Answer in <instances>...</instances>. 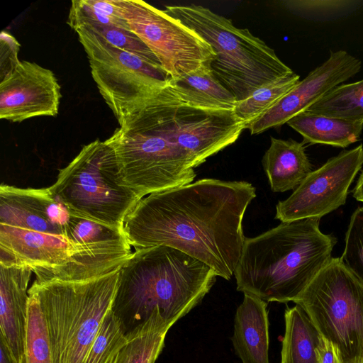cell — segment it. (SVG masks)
Returning a JSON list of instances; mask_svg holds the SVG:
<instances>
[{"instance_id": "4dcf8cb0", "label": "cell", "mask_w": 363, "mask_h": 363, "mask_svg": "<svg viewBox=\"0 0 363 363\" xmlns=\"http://www.w3.org/2000/svg\"><path fill=\"white\" fill-rule=\"evenodd\" d=\"M362 1L348 0H306L288 1L289 6L313 14H329L357 8Z\"/></svg>"}, {"instance_id": "4316f807", "label": "cell", "mask_w": 363, "mask_h": 363, "mask_svg": "<svg viewBox=\"0 0 363 363\" xmlns=\"http://www.w3.org/2000/svg\"><path fill=\"white\" fill-rule=\"evenodd\" d=\"M299 79V75L293 72L259 88L247 99L238 101L234 108L235 114L246 125L251 123L293 89Z\"/></svg>"}, {"instance_id": "30bf717a", "label": "cell", "mask_w": 363, "mask_h": 363, "mask_svg": "<svg viewBox=\"0 0 363 363\" xmlns=\"http://www.w3.org/2000/svg\"><path fill=\"white\" fill-rule=\"evenodd\" d=\"M120 2L130 30L156 56L172 81L211 68L216 53L194 30L143 1Z\"/></svg>"}, {"instance_id": "83f0119b", "label": "cell", "mask_w": 363, "mask_h": 363, "mask_svg": "<svg viewBox=\"0 0 363 363\" xmlns=\"http://www.w3.org/2000/svg\"><path fill=\"white\" fill-rule=\"evenodd\" d=\"M127 342L118 320L110 309L101 323L84 363H113Z\"/></svg>"}, {"instance_id": "d6986e66", "label": "cell", "mask_w": 363, "mask_h": 363, "mask_svg": "<svg viewBox=\"0 0 363 363\" xmlns=\"http://www.w3.org/2000/svg\"><path fill=\"white\" fill-rule=\"evenodd\" d=\"M267 303L259 297L244 294L234 320L232 342L242 363H269Z\"/></svg>"}, {"instance_id": "d4e9b609", "label": "cell", "mask_w": 363, "mask_h": 363, "mask_svg": "<svg viewBox=\"0 0 363 363\" xmlns=\"http://www.w3.org/2000/svg\"><path fill=\"white\" fill-rule=\"evenodd\" d=\"M306 111L353 122H363V79L337 86Z\"/></svg>"}, {"instance_id": "5b68a950", "label": "cell", "mask_w": 363, "mask_h": 363, "mask_svg": "<svg viewBox=\"0 0 363 363\" xmlns=\"http://www.w3.org/2000/svg\"><path fill=\"white\" fill-rule=\"evenodd\" d=\"M197 33L213 48L214 76L236 98L249 97L259 88L291 72L274 50L247 28L202 6H167L164 10Z\"/></svg>"}, {"instance_id": "8d00e7d4", "label": "cell", "mask_w": 363, "mask_h": 363, "mask_svg": "<svg viewBox=\"0 0 363 363\" xmlns=\"http://www.w3.org/2000/svg\"><path fill=\"white\" fill-rule=\"evenodd\" d=\"M113 363H116V361H115V362H113Z\"/></svg>"}, {"instance_id": "d6a6232c", "label": "cell", "mask_w": 363, "mask_h": 363, "mask_svg": "<svg viewBox=\"0 0 363 363\" xmlns=\"http://www.w3.org/2000/svg\"><path fill=\"white\" fill-rule=\"evenodd\" d=\"M320 363H342L335 346L320 337L317 347Z\"/></svg>"}, {"instance_id": "3957f363", "label": "cell", "mask_w": 363, "mask_h": 363, "mask_svg": "<svg viewBox=\"0 0 363 363\" xmlns=\"http://www.w3.org/2000/svg\"><path fill=\"white\" fill-rule=\"evenodd\" d=\"M182 102L169 83L130 113L105 140L115 154L121 182L140 199L196 177L189 157L172 135Z\"/></svg>"}, {"instance_id": "ba28073f", "label": "cell", "mask_w": 363, "mask_h": 363, "mask_svg": "<svg viewBox=\"0 0 363 363\" xmlns=\"http://www.w3.org/2000/svg\"><path fill=\"white\" fill-rule=\"evenodd\" d=\"M322 337L332 342L342 363H359L363 351V284L331 257L293 301Z\"/></svg>"}, {"instance_id": "836d02e7", "label": "cell", "mask_w": 363, "mask_h": 363, "mask_svg": "<svg viewBox=\"0 0 363 363\" xmlns=\"http://www.w3.org/2000/svg\"><path fill=\"white\" fill-rule=\"evenodd\" d=\"M0 363H15L11 353L3 341L0 338Z\"/></svg>"}, {"instance_id": "44dd1931", "label": "cell", "mask_w": 363, "mask_h": 363, "mask_svg": "<svg viewBox=\"0 0 363 363\" xmlns=\"http://www.w3.org/2000/svg\"><path fill=\"white\" fill-rule=\"evenodd\" d=\"M286 123L302 135L304 143L340 147H347L359 140L363 130V122H353L308 111L300 113Z\"/></svg>"}, {"instance_id": "277c9868", "label": "cell", "mask_w": 363, "mask_h": 363, "mask_svg": "<svg viewBox=\"0 0 363 363\" xmlns=\"http://www.w3.org/2000/svg\"><path fill=\"white\" fill-rule=\"evenodd\" d=\"M319 218L284 222L246 238L235 269L237 290L264 301H294L330 259L337 238Z\"/></svg>"}, {"instance_id": "8fae6325", "label": "cell", "mask_w": 363, "mask_h": 363, "mask_svg": "<svg viewBox=\"0 0 363 363\" xmlns=\"http://www.w3.org/2000/svg\"><path fill=\"white\" fill-rule=\"evenodd\" d=\"M363 164L362 144L344 150L311 172L291 195L276 206L281 223L320 218L346 202L348 189Z\"/></svg>"}, {"instance_id": "6da1fadb", "label": "cell", "mask_w": 363, "mask_h": 363, "mask_svg": "<svg viewBox=\"0 0 363 363\" xmlns=\"http://www.w3.org/2000/svg\"><path fill=\"white\" fill-rule=\"evenodd\" d=\"M255 196L249 182L202 179L141 199L123 232L135 250L171 247L230 280L246 238L243 216Z\"/></svg>"}, {"instance_id": "5bb4252c", "label": "cell", "mask_w": 363, "mask_h": 363, "mask_svg": "<svg viewBox=\"0 0 363 363\" xmlns=\"http://www.w3.org/2000/svg\"><path fill=\"white\" fill-rule=\"evenodd\" d=\"M57 79L49 69L21 61L0 83V118L22 122L37 116H55L61 99Z\"/></svg>"}, {"instance_id": "8992f818", "label": "cell", "mask_w": 363, "mask_h": 363, "mask_svg": "<svg viewBox=\"0 0 363 363\" xmlns=\"http://www.w3.org/2000/svg\"><path fill=\"white\" fill-rule=\"evenodd\" d=\"M121 267L81 281L35 279L28 289V294L35 297L44 315L54 363L84 362L101 323L111 309Z\"/></svg>"}, {"instance_id": "e0dca14e", "label": "cell", "mask_w": 363, "mask_h": 363, "mask_svg": "<svg viewBox=\"0 0 363 363\" xmlns=\"http://www.w3.org/2000/svg\"><path fill=\"white\" fill-rule=\"evenodd\" d=\"M70 216L49 187L0 186V224L66 237Z\"/></svg>"}, {"instance_id": "4fadbf2b", "label": "cell", "mask_w": 363, "mask_h": 363, "mask_svg": "<svg viewBox=\"0 0 363 363\" xmlns=\"http://www.w3.org/2000/svg\"><path fill=\"white\" fill-rule=\"evenodd\" d=\"M361 61L345 50L331 51L330 57L282 96L259 117L245 126L251 135L280 127L306 111L325 94L357 74Z\"/></svg>"}, {"instance_id": "d590c367", "label": "cell", "mask_w": 363, "mask_h": 363, "mask_svg": "<svg viewBox=\"0 0 363 363\" xmlns=\"http://www.w3.org/2000/svg\"><path fill=\"white\" fill-rule=\"evenodd\" d=\"M360 363H363V351H362V354Z\"/></svg>"}, {"instance_id": "f546056e", "label": "cell", "mask_w": 363, "mask_h": 363, "mask_svg": "<svg viewBox=\"0 0 363 363\" xmlns=\"http://www.w3.org/2000/svg\"><path fill=\"white\" fill-rule=\"evenodd\" d=\"M345 240L340 259L363 284V207L357 208L352 213Z\"/></svg>"}, {"instance_id": "f1b7e54d", "label": "cell", "mask_w": 363, "mask_h": 363, "mask_svg": "<svg viewBox=\"0 0 363 363\" xmlns=\"http://www.w3.org/2000/svg\"><path fill=\"white\" fill-rule=\"evenodd\" d=\"M79 28H86L91 30L111 45L123 50L139 55L151 62L161 65L152 52L129 29L114 25L97 23H87L77 29Z\"/></svg>"}, {"instance_id": "7402d4cb", "label": "cell", "mask_w": 363, "mask_h": 363, "mask_svg": "<svg viewBox=\"0 0 363 363\" xmlns=\"http://www.w3.org/2000/svg\"><path fill=\"white\" fill-rule=\"evenodd\" d=\"M170 84L182 101L197 109L234 110L238 100L214 76L211 68L201 69Z\"/></svg>"}, {"instance_id": "603a6c76", "label": "cell", "mask_w": 363, "mask_h": 363, "mask_svg": "<svg viewBox=\"0 0 363 363\" xmlns=\"http://www.w3.org/2000/svg\"><path fill=\"white\" fill-rule=\"evenodd\" d=\"M285 332L281 363H320L317 350L320 334L298 305L284 313Z\"/></svg>"}, {"instance_id": "52a82bcc", "label": "cell", "mask_w": 363, "mask_h": 363, "mask_svg": "<svg viewBox=\"0 0 363 363\" xmlns=\"http://www.w3.org/2000/svg\"><path fill=\"white\" fill-rule=\"evenodd\" d=\"M49 188L70 215L119 230L140 200L122 184L112 148L99 139L84 146Z\"/></svg>"}, {"instance_id": "cb8c5ba5", "label": "cell", "mask_w": 363, "mask_h": 363, "mask_svg": "<svg viewBox=\"0 0 363 363\" xmlns=\"http://www.w3.org/2000/svg\"><path fill=\"white\" fill-rule=\"evenodd\" d=\"M172 323L155 308L145 324L128 340L119 352L116 363H155Z\"/></svg>"}, {"instance_id": "9c48e42d", "label": "cell", "mask_w": 363, "mask_h": 363, "mask_svg": "<svg viewBox=\"0 0 363 363\" xmlns=\"http://www.w3.org/2000/svg\"><path fill=\"white\" fill-rule=\"evenodd\" d=\"M75 31L87 55L93 79L119 125L169 84L171 78L161 65L119 49L88 29Z\"/></svg>"}, {"instance_id": "2e32d148", "label": "cell", "mask_w": 363, "mask_h": 363, "mask_svg": "<svg viewBox=\"0 0 363 363\" xmlns=\"http://www.w3.org/2000/svg\"><path fill=\"white\" fill-rule=\"evenodd\" d=\"M76 252L65 236L0 224V264L27 266L37 279L69 263Z\"/></svg>"}, {"instance_id": "ac0fdd59", "label": "cell", "mask_w": 363, "mask_h": 363, "mask_svg": "<svg viewBox=\"0 0 363 363\" xmlns=\"http://www.w3.org/2000/svg\"><path fill=\"white\" fill-rule=\"evenodd\" d=\"M32 272L27 266L0 264V338L15 363H21L24 352Z\"/></svg>"}, {"instance_id": "74e56055", "label": "cell", "mask_w": 363, "mask_h": 363, "mask_svg": "<svg viewBox=\"0 0 363 363\" xmlns=\"http://www.w3.org/2000/svg\"><path fill=\"white\" fill-rule=\"evenodd\" d=\"M360 363V362H359Z\"/></svg>"}, {"instance_id": "484cf974", "label": "cell", "mask_w": 363, "mask_h": 363, "mask_svg": "<svg viewBox=\"0 0 363 363\" xmlns=\"http://www.w3.org/2000/svg\"><path fill=\"white\" fill-rule=\"evenodd\" d=\"M21 363H54L47 323L38 301L30 295Z\"/></svg>"}, {"instance_id": "1f68e13d", "label": "cell", "mask_w": 363, "mask_h": 363, "mask_svg": "<svg viewBox=\"0 0 363 363\" xmlns=\"http://www.w3.org/2000/svg\"><path fill=\"white\" fill-rule=\"evenodd\" d=\"M21 45L6 31L0 35V77L1 81L10 74L19 64L18 53Z\"/></svg>"}, {"instance_id": "9a60e30c", "label": "cell", "mask_w": 363, "mask_h": 363, "mask_svg": "<svg viewBox=\"0 0 363 363\" xmlns=\"http://www.w3.org/2000/svg\"><path fill=\"white\" fill-rule=\"evenodd\" d=\"M245 125L234 110L197 109L182 101L177 111L172 135L195 168L235 143Z\"/></svg>"}, {"instance_id": "ffe728a7", "label": "cell", "mask_w": 363, "mask_h": 363, "mask_svg": "<svg viewBox=\"0 0 363 363\" xmlns=\"http://www.w3.org/2000/svg\"><path fill=\"white\" fill-rule=\"evenodd\" d=\"M304 143L271 137L262 164L273 192L295 189L312 172Z\"/></svg>"}, {"instance_id": "7a4b0ae2", "label": "cell", "mask_w": 363, "mask_h": 363, "mask_svg": "<svg viewBox=\"0 0 363 363\" xmlns=\"http://www.w3.org/2000/svg\"><path fill=\"white\" fill-rule=\"evenodd\" d=\"M216 272L171 247L136 249L121 266L111 311L128 340L155 308L173 325L201 302Z\"/></svg>"}, {"instance_id": "e575fe53", "label": "cell", "mask_w": 363, "mask_h": 363, "mask_svg": "<svg viewBox=\"0 0 363 363\" xmlns=\"http://www.w3.org/2000/svg\"><path fill=\"white\" fill-rule=\"evenodd\" d=\"M352 194L356 200L363 202V171H362L357 184L353 189Z\"/></svg>"}, {"instance_id": "7c38bea8", "label": "cell", "mask_w": 363, "mask_h": 363, "mask_svg": "<svg viewBox=\"0 0 363 363\" xmlns=\"http://www.w3.org/2000/svg\"><path fill=\"white\" fill-rule=\"evenodd\" d=\"M66 238L77 247L69 263L38 281H86L107 274L130 257V245L123 230L70 216Z\"/></svg>"}]
</instances>
